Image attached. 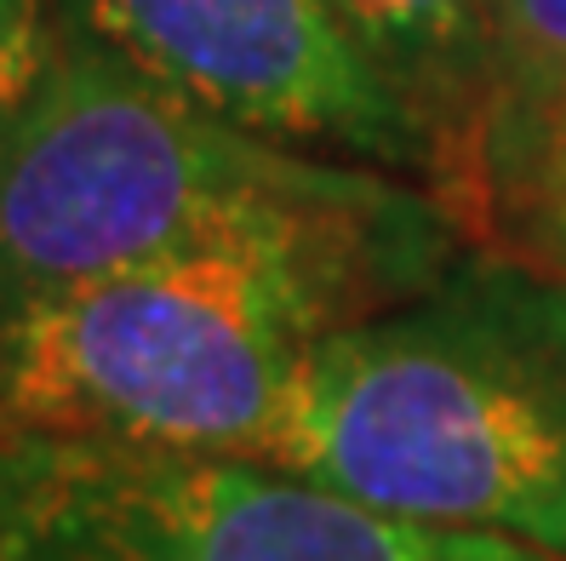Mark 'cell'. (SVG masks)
Instances as JSON below:
<instances>
[{
    "mask_svg": "<svg viewBox=\"0 0 566 561\" xmlns=\"http://www.w3.org/2000/svg\"><path fill=\"white\" fill-rule=\"evenodd\" d=\"M326 12L338 18L355 52L418 110L447 160L458 132L492 92L497 0H326Z\"/></svg>",
    "mask_w": 566,
    "mask_h": 561,
    "instance_id": "7",
    "label": "cell"
},
{
    "mask_svg": "<svg viewBox=\"0 0 566 561\" xmlns=\"http://www.w3.org/2000/svg\"><path fill=\"white\" fill-rule=\"evenodd\" d=\"M429 195L475 252L566 287V97L492 86Z\"/></svg>",
    "mask_w": 566,
    "mask_h": 561,
    "instance_id": "6",
    "label": "cell"
},
{
    "mask_svg": "<svg viewBox=\"0 0 566 561\" xmlns=\"http://www.w3.org/2000/svg\"><path fill=\"white\" fill-rule=\"evenodd\" d=\"M492 86L566 97V0H497Z\"/></svg>",
    "mask_w": 566,
    "mask_h": 561,
    "instance_id": "8",
    "label": "cell"
},
{
    "mask_svg": "<svg viewBox=\"0 0 566 561\" xmlns=\"http://www.w3.org/2000/svg\"><path fill=\"white\" fill-rule=\"evenodd\" d=\"M57 23L258 138L436 178V132L326 0H57Z\"/></svg>",
    "mask_w": 566,
    "mask_h": 561,
    "instance_id": "5",
    "label": "cell"
},
{
    "mask_svg": "<svg viewBox=\"0 0 566 561\" xmlns=\"http://www.w3.org/2000/svg\"><path fill=\"white\" fill-rule=\"evenodd\" d=\"M0 561H566L418 527L275 458L0 430Z\"/></svg>",
    "mask_w": 566,
    "mask_h": 561,
    "instance_id": "4",
    "label": "cell"
},
{
    "mask_svg": "<svg viewBox=\"0 0 566 561\" xmlns=\"http://www.w3.org/2000/svg\"><path fill=\"white\" fill-rule=\"evenodd\" d=\"M57 46V0H0V126L35 92Z\"/></svg>",
    "mask_w": 566,
    "mask_h": 561,
    "instance_id": "9",
    "label": "cell"
},
{
    "mask_svg": "<svg viewBox=\"0 0 566 561\" xmlns=\"http://www.w3.org/2000/svg\"><path fill=\"white\" fill-rule=\"evenodd\" d=\"M281 465L355 505L566 555V287L463 252L310 350Z\"/></svg>",
    "mask_w": 566,
    "mask_h": 561,
    "instance_id": "2",
    "label": "cell"
},
{
    "mask_svg": "<svg viewBox=\"0 0 566 561\" xmlns=\"http://www.w3.org/2000/svg\"><path fill=\"white\" fill-rule=\"evenodd\" d=\"M441 270L360 247L247 241L81 281L0 315V430L281 465L310 350Z\"/></svg>",
    "mask_w": 566,
    "mask_h": 561,
    "instance_id": "3",
    "label": "cell"
},
{
    "mask_svg": "<svg viewBox=\"0 0 566 561\" xmlns=\"http://www.w3.org/2000/svg\"><path fill=\"white\" fill-rule=\"evenodd\" d=\"M458 224L429 189L223 121L57 23L0 126V315L160 258L310 241L441 270Z\"/></svg>",
    "mask_w": 566,
    "mask_h": 561,
    "instance_id": "1",
    "label": "cell"
}]
</instances>
